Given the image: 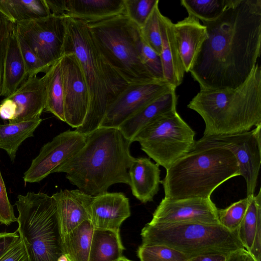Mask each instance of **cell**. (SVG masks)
<instances>
[{"mask_svg":"<svg viewBox=\"0 0 261 261\" xmlns=\"http://www.w3.org/2000/svg\"><path fill=\"white\" fill-rule=\"evenodd\" d=\"M202 22L207 37L189 72L200 90L237 88L260 56L261 0H231L218 18Z\"/></svg>","mask_w":261,"mask_h":261,"instance_id":"1","label":"cell"},{"mask_svg":"<svg viewBox=\"0 0 261 261\" xmlns=\"http://www.w3.org/2000/svg\"><path fill=\"white\" fill-rule=\"evenodd\" d=\"M132 143L117 128L99 127L86 135L84 146L54 173H65L79 190L95 196L117 183L129 186V168L134 161Z\"/></svg>","mask_w":261,"mask_h":261,"instance_id":"2","label":"cell"},{"mask_svg":"<svg viewBox=\"0 0 261 261\" xmlns=\"http://www.w3.org/2000/svg\"><path fill=\"white\" fill-rule=\"evenodd\" d=\"M65 37L62 55L72 53L82 68L90 102L86 118L78 132L87 135L100 127L109 106L127 86V83L106 58L87 23L64 17Z\"/></svg>","mask_w":261,"mask_h":261,"instance_id":"3","label":"cell"},{"mask_svg":"<svg viewBox=\"0 0 261 261\" xmlns=\"http://www.w3.org/2000/svg\"><path fill=\"white\" fill-rule=\"evenodd\" d=\"M187 107L203 119V136L249 131L261 124L260 66L236 89L200 90Z\"/></svg>","mask_w":261,"mask_h":261,"instance_id":"4","label":"cell"},{"mask_svg":"<svg viewBox=\"0 0 261 261\" xmlns=\"http://www.w3.org/2000/svg\"><path fill=\"white\" fill-rule=\"evenodd\" d=\"M166 170L161 181L165 198H211L228 179L240 175L239 164L229 150L219 147H193Z\"/></svg>","mask_w":261,"mask_h":261,"instance_id":"5","label":"cell"},{"mask_svg":"<svg viewBox=\"0 0 261 261\" xmlns=\"http://www.w3.org/2000/svg\"><path fill=\"white\" fill-rule=\"evenodd\" d=\"M141 236L142 245L166 246L189 259L207 254L228 255L245 249L237 230H229L220 224L148 222L142 228Z\"/></svg>","mask_w":261,"mask_h":261,"instance_id":"6","label":"cell"},{"mask_svg":"<svg viewBox=\"0 0 261 261\" xmlns=\"http://www.w3.org/2000/svg\"><path fill=\"white\" fill-rule=\"evenodd\" d=\"M17 232L28 261H57L63 254L56 202L39 192L18 195Z\"/></svg>","mask_w":261,"mask_h":261,"instance_id":"7","label":"cell"},{"mask_svg":"<svg viewBox=\"0 0 261 261\" xmlns=\"http://www.w3.org/2000/svg\"><path fill=\"white\" fill-rule=\"evenodd\" d=\"M87 25L106 58L128 84L157 80L141 59L140 27L125 13Z\"/></svg>","mask_w":261,"mask_h":261,"instance_id":"8","label":"cell"},{"mask_svg":"<svg viewBox=\"0 0 261 261\" xmlns=\"http://www.w3.org/2000/svg\"><path fill=\"white\" fill-rule=\"evenodd\" d=\"M195 135L175 109L152 120L139 132L134 142H138L142 150L167 169L192 149Z\"/></svg>","mask_w":261,"mask_h":261,"instance_id":"9","label":"cell"},{"mask_svg":"<svg viewBox=\"0 0 261 261\" xmlns=\"http://www.w3.org/2000/svg\"><path fill=\"white\" fill-rule=\"evenodd\" d=\"M219 147L230 150L246 184L247 197L254 195L261 164V124L243 133L203 136L193 147Z\"/></svg>","mask_w":261,"mask_h":261,"instance_id":"10","label":"cell"},{"mask_svg":"<svg viewBox=\"0 0 261 261\" xmlns=\"http://www.w3.org/2000/svg\"><path fill=\"white\" fill-rule=\"evenodd\" d=\"M17 35L47 66L62 55L65 37L64 17L53 14L15 24Z\"/></svg>","mask_w":261,"mask_h":261,"instance_id":"11","label":"cell"},{"mask_svg":"<svg viewBox=\"0 0 261 261\" xmlns=\"http://www.w3.org/2000/svg\"><path fill=\"white\" fill-rule=\"evenodd\" d=\"M86 135L76 130L61 133L41 148L34 159L23 179L25 183L38 182L54 173L85 145Z\"/></svg>","mask_w":261,"mask_h":261,"instance_id":"12","label":"cell"},{"mask_svg":"<svg viewBox=\"0 0 261 261\" xmlns=\"http://www.w3.org/2000/svg\"><path fill=\"white\" fill-rule=\"evenodd\" d=\"M64 92L65 122L75 129L83 123L89 107L88 86L80 63L72 53L59 59Z\"/></svg>","mask_w":261,"mask_h":261,"instance_id":"13","label":"cell"},{"mask_svg":"<svg viewBox=\"0 0 261 261\" xmlns=\"http://www.w3.org/2000/svg\"><path fill=\"white\" fill-rule=\"evenodd\" d=\"M173 89L176 88L165 81L128 84L108 108L100 127L118 128L139 110Z\"/></svg>","mask_w":261,"mask_h":261,"instance_id":"14","label":"cell"},{"mask_svg":"<svg viewBox=\"0 0 261 261\" xmlns=\"http://www.w3.org/2000/svg\"><path fill=\"white\" fill-rule=\"evenodd\" d=\"M217 209L211 198H163L149 222L152 224L199 222L219 224Z\"/></svg>","mask_w":261,"mask_h":261,"instance_id":"15","label":"cell"},{"mask_svg":"<svg viewBox=\"0 0 261 261\" xmlns=\"http://www.w3.org/2000/svg\"><path fill=\"white\" fill-rule=\"evenodd\" d=\"M51 14L87 23L125 13L124 0H45Z\"/></svg>","mask_w":261,"mask_h":261,"instance_id":"16","label":"cell"},{"mask_svg":"<svg viewBox=\"0 0 261 261\" xmlns=\"http://www.w3.org/2000/svg\"><path fill=\"white\" fill-rule=\"evenodd\" d=\"M130 216L129 199L121 192H106L94 196L89 220L94 229L119 231L123 222Z\"/></svg>","mask_w":261,"mask_h":261,"instance_id":"17","label":"cell"},{"mask_svg":"<svg viewBox=\"0 0 261 261\" xmlns=\"http://www.w3.org/2000/svg\"><path fill=\"white\" fill-rule=\"evenodd\" d=\"M51 196L56 202L62 238L89 220L90 206L94 196L79 189L60 190Z\"/></svg>","mask_w":261,"mask_h":261,"instance_id":"18","label":"cell"},{"mask_svg":"<svg viewBox=\"0 0 261 261\" xmlns=\"http://www.w3.org/2000/svg\"><path fill=\"white\" fill-rule=\"evenodd\" d=\"M11 99L16 109L13 123L40 117L46 102V88L43 77H29L12 94L6 97Z\"/></svg>","mask_w":261,"mask_h":261,"instance_id":"19","label":"cell"},{"mask_svg":"<svg viewBox=\"0 0 261 261\" xmlns=\"http://www.w3.org/2000/svg\"><path fill=\"white\" fill-rule=\"evenodd\" d=\"M178 53L185 72H189L202 43L207 38L206 27L194 16L188 14L173 24Z\"/></svg>","mask_w":261,"mask_h":261,"instance_id":"20","label":"cell"},{"mask_svg":"<svg viewBox=\"0 0 261 261\" xmlns=\"http://www.w3.org/2000/svg\"><path fill=\"white\" fill-rule=\"evenodd\" d=\"M159 23L162 38L160 55L163 71L164 79L176 88L182 83L185 70L178 53L175 39L173 23L161 13Z\"/></svg>","mask_w":261,"mask_h":261,"instance_id":"21","label":"cell"},{"mask_svg":"<svg viewBox=\"0 0 261 261\" xmlns=\"http://www.w3.org/2000/svg\"><path fill=\"white\" fill-rule=\"evenodd\" d=\"M128 172L132 194L142 203L152 201L161 181L159 165L148 158H135Z\"/></svg>","mask_w":261,"mask_h":261,"instance_id":"22","label":"cell"},{"mask_svg":"<svg viewBox=\"0 0 261 261\" xmlns=\"http://www.w3.org/2000/svg\"><path fill=\"white\" fill-rule=\"evenodd\" d=\"M176 89L165 93L137 111L118 128L131 143L139 132L159 116L176 109Z\"/></svg>","mask_w":261,"mask_h":261,"instance_id":"23","label":"cell"},{"mask_svg":"<svg viewBox=\"0 0 261 261\" xmlns=\"http://www.w3.org/2000/svg\"><path fill=\"white\" fill-rule=\"evenodd\" d=\"M28 77L26 66L18 42L15 26L5 57L1 96L6 97L12 94Z\"/></svg>","mask_w":261,"mask_h":261,"instance_id":"24","label":"cell"},{"mask_svg":"<svg viewBox=\"0 0 261 261\" xmlns=\"http://www.w3.org/2000/svg\"><path fill=\"white\" fill-rule=\"evenodd\" d=\"M124 249L119 231L94 229L89 261H118Z\"/></svg>","mask_w":261,"mask_h":261,"instance_id":"25","label":"cell"},{"mask_svg":"<svg viewBox=\"0 0 261 261\" xmlns=\"http://www.w3.org/2000/svg\"><path fill=\"white\" fill-rule=\"evenodd\" d=\"M42 121L39 117L16 123L0 124V148L6 151L12 162L15 160L19 146L27 138L34 136V132Z\"/></svg>","mask_w":261,"mask_h":261,"instance_id":"26","label":"cell"},{"mask_svg":"<svg viewBox=\"0 0 261 261\" xmlns=\"http://www.w3.org/2000/svg\"><path fill=\"white\" fill-rule=\"evenodd\" d=\"M94 229L87 220L62 238L63 253L68 261H89Z\"/></svg>","mask_w":261,"mask_h":261,"instance_id":"27","label":"cell"},{"mask_svg":"<svg viewBox=\"0 0 261 261\" xmlns=\"http://www.w3.org/2000/svg\"><path fill=\"white\" fill-rule=\"evenodd\" d=\"M0 12L14 24L51 14L45 0H0Z\"/></svg>","mask_w":261,"mask_h":261,"instance_id":"28","label":"cell"},{"mask_svg":"<svg viewBox=\"0 0 261 261\" xmlns=\"http://www.w3.org/2000/svg\"><path fill=\"white\" fill-rule=\"evenodd\" d=\"M46 88V102L44 111L52 113L65 122L64 92L60 60L55 62L42 77Z\"/></svg>","mask_w":261,"mask_h":261,"instance_id":"29","label":"cell"},{"mask_svg":"<svg viewBox=\"0 0 261 261\" xmlns=\"http://www.w3.org/2000/svg\"><path fill=\"white\" fill-rule=\"evenodd\" d=\"M249 202L245 215L237 229L239 240L248 251L253 242L258 220L261 218V189L256 195L248 197Z\"/></svg>","mask_w":261,"mask_h":261,"instance_id":"30","label":"cell"},{"mask_svg":"<svg viewBox=\"0 0 261 261\" xmlns=\"http://www.w3.org/2000/svg\"><path fill=\"white\" fill-rule=\"evenodd\" d=\"M231 0H182L181 5L191 14L201 21H211L218 18Z\"/></svg>","mask_w":261,"mask_h":261,"instance_id":"31","label":"cell"},{"mask_svg":"<svg viewBox=\"0 0 261 261\" xmlns=\"http://www.w3.org/2000/svg\"><path fill=\"white\" fill-rule=\"evenodd\" d=\"M140 261H189L180 252L164 245H140L137 251Z\"/></svg>","mask_w":261,"mask_h":261,"instance_id":"32","label":"cell"},{"mask_svg":"<svg viewBox=\"0 0 261 261\" xmlns=\"http://www.w3.org/2000/svg\"><path fill=\"white\" fill-rule=\"evenodd\" d=\"M161 13L159 4L154 7L142 27L140 28L143 41L159 55L161 52L162 38L159 23Z\"/></svg>","mask_w":261,"mask_h":261,"instance_id":"33","label":"cell"},{"mask_svg":"<svg viewBox=\"0 0 261 261\" xmlns=\"http://www.w3.org/2000/svg\"><path fill=\"white\" fill-rule=\"evenodd\" d=\"M249 198L246 197L236 201L225 208H218L220 224L231 231H236L246 212Z\"/></svg>","mask_w":261,"mask_h":261,"instance_id":"34","label":"cell"},{"mask_svg":"<svg viewBox=\"0 0 261 261\" xmlns=\"http://www.w3.org/2000/svg\"><path fill=\"white\" fill-rule=\"evenodd\" d=\"M159 3V0H124L125 14L141 28Z\"/></svg>","mask_w":261,"mask_h":261,"instance_id":"35","label":"cell"},{"mask_svg":"<svg viewBox=\"0 0 261 261\" xmlns=\"http://www.w3.org/2000/svg\"><path fill=\"white\" fill-rule=\"evenodd\" d=\"M17 37L28 77L37 76L40 72L45 73L50 66L46 65L17 35Z\"/></svg>","mask_w":261,"mask_h":261,"instance_id":"36","label":"cell"},{"mask_svg":"<svg viewBox=\"0 0 261 261\" xmlns=\"http://www.w3.org/2000/svg\"><path fill=\"white\" fill-rule=\"evenodd\" d=\"M13 23L0 12V96L2 95L4 66L7 48L15 29Z\"/></svg>","mask_w":261,"mask_h":261,"instance_id":"37","label":"cell"},{"mask_svg":"<svg viewBox=\"0 0 261 261\" xmlns=\"http://www.w3.org/2000/svg\"><path fill=\"white\" fill-rule=\"evenodd\" d=\"M140 51L142 63L154 78L157 80L165 81L160 55L146 44L143 40L141 43Z\"/></svg>","mask_w":261,"mask_h":261,"instance_id":"38","label":"cell"},{"mask_svg":"<svg viewBox=\"0 0 261 261\" xmlns=\"http://www.w3.org/2000/svg\"><path fill=\"white\" fill-rule=\"evenodd\" d=\"M17 220L0 170V223L8 226Z\"/></svg>","mask_w":261,"mask_h":261,"instance_id":"39","label":"cell"},{"mask_svg":"<svg viewBox=\"0 0 261 261\" xmlns=\"http://www.w3.org/2000/svg\"><path fill=\"white\" fill-rule=\"evenodd\" d=\"M0 261H28L25 247L20 238L1 257Z\"/></svg>","mask_w":261,"mask_h":261,"instance_id":"40","label":"cell"},{"mask_svg":"<svg viewBox=\"0 0 261 261\" xmlns=\"http://www.w3.org/2000/svg\"><path fill=\"white\" fill-rule=\"evenodd\" d=\"M17 231L0 232V258L19 240Z\"/></svg>","mask_w":261,"mask_h":261,"instance_id":"41","label":"cell"},{"mask_svg":"<svg viewBox=\"0 0 261 261\" xmlns=\"http://www.w3.org/2000/svg\"><path fill=\"white\" fill-rule=\"evenodd\" d=\"M16 109L15 103L11 99L5 97L0 104V117L10 122L14 118Z\"/></svg>","mask_w":261,"mask_h":261,"instance_id":"42","label":"cell"},{"mask_svg":"<svg viewBox=\"0 0 261 261\" xmlns=\"http://www.w3.org/2000/svg\"><path fill=\"white\" fill-rule=\"evenodd\" d=\"M249 256L247 250L241 249L228 255L225 261H247Z\"/></svg>","mask_w":261,"mask_h":261,"instance_id":"43","label":"cell"},{"mask_svg":"<svg viewBox=\"0 0 261 261\" xmlns=\"http://www.w3.org/2000/svg\"><path fill=\"white\" fill-rule=\"evenodd\" d=\"M227 255L213 254L194 257L189 259V261H225Z\"/></svg>","mask_w":261,"mask_h":261,"instance_id":"44","label":"cell"},{"mask_svg":"<svg viewBox=\"0 0 261 261\" xmlns=\"http://www.w3.org/2000/svg\"><path fill=\"white\" fill-rule=\"evenodd\" d=\"M57 261H68V260L66 256L63 254L59 257Z\"/></svg>","mask_w":261,"mask_h":261,"instance_id":"45","label":"cell"},{"mask_svg":"<svg viewBox=\"0 0 261 261\" xmlns=\"http://www.w3.org/2000/svg\"><path fill=\"white\" fill-rule=\"evenodd\" d=\"M118 261H132L125 257L124 256L121 257Z\"/></svg>","mask_w":261,"mask_h":261,"instance_id":"46","label":"cell"},{"mask_svg":"<svg viewBox=\"0 0 261 261\" xmlns=\"http://www.w3.org/2000/svg\"><path fill=\"white\" fill-rule=\"evenodd\" d=\"M247 261H256V260L250 254V256H249Z\"/></svg>","mask_w":261,"mask_h":261,"instance_id":"47","label":"cell"}]
</instances>
